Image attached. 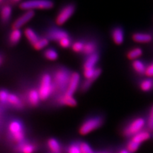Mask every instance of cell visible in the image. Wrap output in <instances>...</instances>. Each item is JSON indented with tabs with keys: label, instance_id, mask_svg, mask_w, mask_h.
I'll return each instance as SVG.
<instances>
[{
	"label": "cell",
	"instance_id": "6da1fadb",
	"mask_svg": "<svg viewBox=\"0 0 153 153\" xmlns=\"http://www.w3.org/2000/svg\"><path fill=\"white\" fill-rule=\"evenodd\" d=\"M72 72L63 66L56 67L51 72L53 77V91L50 101L66 93Z\"/></svg>",
	"mask_w": 153,
	"mask_h": 153
},
{
	"label": "cell",
	"instance_id": "7a4b0ae2",
	"mask_svg": "<svg viewBox=\"0 0 153 153\" xmlns=\"http://www.w3.org/2000/svg\"><path fill=\"white\" fill-rule=\"evenodd\" d=\"M17 93L20 96L27 108H36L41 102L37 86L26 84L22 86Z\"/></svg>",
	"mask_w": 153,
	"mask_h": 153
},
{
	"label": "cell",
	"instance_id": "3957f363",
	"mask_svg": "<svg viewBox=\"0 0 153 153\" xmlns=\"http://www.w3.org/2000/svg\"><path fill=\"white\" fill-rule=\"evenodd\" d=\"M37 88L41 101L50 100L53 91V77L51 72H44L41 74L38 82Z\"/></svg>",
	"mask_w": 153,
	"mask_h": 153
},
{
	"label": "cell",
	"instance_id": "277c9868",
	"mask_svg": "<svg viewBox=\"0 0 153 153\" xmlns=\"http://www.w3.org/2000/svg\"><path fill=\"white\" fill-rule=\"evenodd\" d=\"M8 136L12 142L19 144L25 140V128L24 123L20 119L12 118L9 121Z\"/></svg>",
	"mask_w": 153,
	"mask_h": 153
},
{
	"label": "cell",
	"instance_id": "5b68a950",
	"mask_svg": "<svg viewBox=\"0 0 153 153\" xmlns=\"http://www.w3.org/2000/svg\"><path fill=\"white\" fill-rule=\"evenodd\" d=\"M104 118L101 115H94L89 116L84 120L80 126L79 132L81 135H87L96 129H98L103 125Z\"/></svg>",
	"mask_w": 153,
	"mask_h": 153
},
{
	"label": "cell",
	"instance_id": "8992f818",
	"mask_svg": "<svg viewBox=\"0 0 153 153\" xmlns=\"http://www.w3.org/2000/svg\"><path fill=\"white\" fill-rule=\"evenodd\" d=\"M54 7L52 0H26L19 4L21 9L25 11L35 9H51Z\"/></svg>",
	"mask_w": 153,
	"mask_h": 153
},
{
	"label": "cell",
	"instance_id": "52a82bcc",
	"mask_svg": "<svg viewBox=\"0 0 153 153\" xmlns=\"http://www.w3.org/2000/svg\"><path fill=\"white\" fill-rule=\"evenodd\" d=\"M76 10V6L73 3H68L60 9L55 17V24L57 26L65 24L72 16Z\"/></svg>",
	"mask_w": 153,
	"mask_h": 153
},
{
	"label": "cell",
	"instance_id": "ba28073f",
	"mask_svg": "<svg viewBox=\"0 0 153 153\" xmlns=\"http://www.w3.org/2000/svg\"><path fill=\"white\" fill-rule=\"evenodd\" d=\"M146 123L144 118L139 117L132 120L123 130V134L126 137H133L137 133L142 131V130Z\"/></svg>",
	"mask_w": 153,
	"mask_h": 153
},
{
	"label": "cell",
	"instance_id": "9c48e42d",
	"mask_svg": "<svg viewBox=\"0 0 153 153\" xmlns=\"http://www.w3.org/2000/svg\"><path fill=\"white\" fill-rule=\"evenodd\" d=\"M7 108L16 111H22L27 107L18 93L10 92L7 101Z\"/></svg>",
	"mask_w": 153,
	"mask_h": 153
},
{
	"label": "cell",
	"instance_id": "30bf717a",
	"mask_svg": "<svg viewBox=\"0 0 153 153\" xmlns=\"http://www.w3.org/2000/svg\"><path fill=\"white\" fill-rule=\"evenodd\" d=\"M50 104L53 106L74 107L77 105V101L73 96H70L65 94L50 101Z\"/></svg>",
	"mask_w": 153,
	"mask_h": 153
},
{
	"label": "cell",
	"instance_id": "8fae6325",
	"mask_svg": "<svg viewBox=\"0 0 153 153\" xmlns=\"http://www.w3.org/2000/svg\"><path fill=\"white\" fill-rule=\"evenodd\" d=\"M44 36L46 37L49 41H55L58 43L62 38L70 36L66 30L57 27H51L45 30Z\"/></svg>",
	"mask_w": 153,
	"mask_h": 153
},
{
	"label": "cell",
	"instance_id": "7c38bea8",
	"mask_svg": "<svg viewBox=\"0 0 153 153\" xmlns=\"http://www.w3.org/2000/svg\"><path fill=\"white\" fill-rule=\"evenodd\" d=\"M35 16V11L31 10L25 11L24 13L19 16L16 20L13 22L11 28L12 29H20L24 25L29 22Z\"/></svg>",
	"mask_w": 153,
	"mask_h": 153
},
{
	"label": "cell",
	"instance_id": "4fadbf2b",
	"mask_svg": "<svg viewBox=\"0 0 153 153\" xmlns=\"http://www.w3.org/2000/svg\"><path fill=\"white\" fill-rule=\"evenodd\" d=\"M98 48L99 44L96 39H94V38L85 39V46L80 55L85 58L89 55L98 53Z\"/></svg>",
	"mask_w": 153,
	"mask_h": 153
},
{
	"label": "cell",
	"instance_id": "5bb4252c",
	"mask_svg": "<svg viewBox=\"0 0 153 153\" xmlns=\"http://www.w3.org/2000/svg\"><path fill=\"white\" fill-rule=\"evenodd\" d=\"M80 87V75L78 72H72L70 82H69L68 88L67 89L66 94L74 96L77 90H79Z\"/></svg>",
	"mask_w": 153,
	"mask_h": 153
},
{
	"label": "cell",
	"instance_id": "9a60e30c",
	"mask_svg": "<svg viewBox=\"0 0 153 153\" xmlns=\"http://www.w3.org/2000/svg\"><path fill=\"white\" fill-rule=\"evenodd\" d=\"M111 36L115 44L120 45L123 43L125 36H124V30L122 27L116 26L113 28L111 32Z\"/></svg>",
	"mask_w": 153,
	"mask_h": 153
},
{
	"label": "cell",
	"instance_id": "2e32d148",
	"mask_svg": "<svg viewBox=\"0 0 153 153\" xmlns=\"http://www.w3.org/2000/svg\"><path fill=\"white\" fill-rule=\"evenodd\" d=\"M99 57L100 56H99V53L98 52L85 57L83 63V70L97 68V65L99 60Z\"/></svg>",
	"mask_w": 153,
	"mask_h": 153
},
{
	"label": "cell",
	"instance_id": "e0dca14e",
	"mask_svg": "<svg viewBox=\"0 0 153 153\" xmlns=\"http://www.w3.org/2000/svg\"><path fill=\"white\" fill-rule=\"evenodd\" d=\"M152 36L149 33L143 32H136L132 36V39L133 41L138 43H148L152 41Z\"/></svg>",
	"mask_w": 153,
	"mask_h": 153
},
{
	"label": "cell",
	"instance_id": "ac0fdd59",
	"mask_svg": "<svg viewBox=\"0 0 153 153\" xmlns=\"http://www.w3.org/2000/svg\"><path fill=\"white\" fill-rule=\"evenodd\" d=\"M36 146L33 143L24 140L17 145V152L19 153H33L36 151Z\"/></svg>",
	"mask_w": 153,
	"mask_h": 153
},
{
	"label": "cell",
	"instance_id": "d6986e66",
	"mask_svg": "<svg viewBox=\"0 0 153 153\" xmlns=\"http://www.w3.org/2000/svg\"><path fill=\"white\" fill-rule=\"evenodd\" d=\"M11 14H12V7L9 4H5L1 7L0 10V19L4 24H8L10 21Z\"/></svg>",
	"mask_w": 153,
	"mask_h": 153
},
{
	"label": "cell",
	"instance_id": "ffe728a7",
	"mask_svg": "<svg viewBox=\"0 0 153 153\" xmlns=\"http://www.w3.org/2000/svg\"><path fill=\"white\" fill-rule=\"evenodd\" d=\"M22 36V32L20 29H12L8 36V43L9 45L14 46L19 43Z\"/></svg>",
	"mask_w": 153,
	"mask_h": 153
},
{
	"label": "cell",
	"instance_id": "44dd1931",
	"mask_svg": "<svg viewBox=\"0 0 153 153\" xmlns=\"http://www.w3.org/2000/svg\"><path fill=\"white\" fill-rule=\"evenodd\" d=\"M132 68L133 70L140 75H143L146 73L147 66L144 62L140 60H135L132 62Z\"/></svg>",
	"mask_w": 153,
	"mask_h": 153
},
{
	"label": "cell",
	"instance_id": "7402d4cb",
	"mask_svg": "<svg viewBox=\"0 0 153 153\" xmlns=\"http://www.w3.org/2000/svg\"><path fill=\"white\" fill-rule=\"evenodd\" d=\"M24 35L32 46L38 41V39L41 37L31 28H26L24 30Z\"/></svg>",
	"mask_w": 153,
	"mask_h": 153
},
{
	"label": "cell",
	"instance_id": "603a6c76",
	"mask_svg": "<svg viewBox=\"0 0 153 153\" xmlns=\"http://www.w3.org/2000/svg\"><path fill=\"white\" fill-rule=\"evenodd\" d=\"M150 134L148 131H142L140 132V133H137L136 135H134V136L132 137L131 140L137 143V144L141 145V143L145 142V141L148 140V139H150Z\"/></svg>",
	"mask_w": 153,
	"mask_h": 153
},
{
	"label": "cell",
	"instance_id": "cb8c5ba5",
	"mask_svg": "<svg viewBox=\"0 0 153 153\" xmlns=\"http://www.w3.org/2000/svg\"><path fill=\"white\" fill-rule=\"evenodd\" d=\"M140 89L144 92H149L153 89V78L148 77L140 82L139 85Z\"/></svg>",
	"mask_w": 153,
	"mask_h": 153
},
{
	"label": "cell",
	"instance_id": "d4e9b609",
	"mask_svg": "<svg viewBox=\"0 0 153 153\" xmlns=\"http://www.w3.org/2000/svg\"><path fill=\"white\" fill-rule=\"evenodd\" d=\"M143 51L142 48H134L130 50L127 53L126 56H127L128 59L134 61L135 60H138V58L143 55Z\"/></svg>",
	"mask_w": 153,
	"mask_h": 153
},
{
	"label": "cell",
	"instance_id": "484cf974",
	"mask_svg": "<svg viewBox=\"0 0 153 153\" xmlns=\"http://www.w3.org/2000/svg\"><path fill=\"white\" fill-rule=\"evenodd\" d=\"M48 146L52 153H61V145L56 139H49L48 140Z\"/></svg>",
	"mask_w": 153,
	"mask_h": 153
},
{
	"label": "cell",
	"instance_id": "4316f807",
	"mask_svg": "<svg viewBox=\"0 0 153 153\" xmlns=\"http://www.w3.org/2000/svg\"><path fill=\"white\" fill-rule=\"evenodd\" d=\"M43 56L47 60L51 61L56 60L58 58V53L53 48H49L43 51Z\"/></svg>",
	"mask_w": 153,
	"mask_h": 153
},
{
	"label": "cell",
	"instance_id": "83f0119b",
	"mask_svg": "<svg viewBox=\"0 0 153 153\" xmlns=\"http://www.w3.org/2000/svg\"><path fill=\"white\" fill-rule=\"evenodd\" d=\"M10 92L6 89H0V107L8 109L7 101Z\"/></svg>",
	"mask_w": 153,
	"mask_h": 153
},
{
	"label": "cell",
	"instance_id": "f1b7e54d",
	"mask_svg": "<svg viewBox=\"0 0 153 153\" xmlns=\"http://www.w3.org/2000/svg\"><path fill=\"white\" fill-rule=\"evenodd\" d=\"M50 41L45 36H41L38 41L33 45V48L36 51H41L48 45Z\"/></svg>",
	"mask_w": 153,
	"mask_h": 153
},
{
	"label": "cell",
	"instance_id": "f546056e",
	"mask_svg": "<svg viewBox=\"0 0 153 153\" xmlns=\"http://www.w3.org/2000/svg\"><path fill=\"white\" fill-rule=\"evenodd\" d=\"M85 39H80L77 41L73 42L72 45V50L74 53H78V54H81L82 51H83L84 46H85Z\"/></svg>",
	"mask_w": 153,
	"mask_h": 153
},
{
	"label": "cell",
	"instance_id": "4dcf8cb0",
	"mask_svg": "<svg viewBox=\"0 0 153 153\" xmlns=\"http://www.w3.org/2000/svg\"><path fill=\"white\" fill-rule=\"evenodd\" d=\"M95 81L94 79H85L83 82L80 84V87L79 90L81 91V92H85L89 90L90 89V87L92 85V84Z\"/></svg>",
	"mask_w": 153,
	"mask_h": 153
},
{
	"label": "cell",
	"instance_id": "1f68e13d",
	"mask_svg": "<svg viewBox=\"0 0 153 153\" xmlns=\"http://www.w3.org/2000/svg\"><path fill=\"white\" fill-rule=\"evenodd\" d=\"M57 43H58V45H60L61 48H68L72 46L73 41H72L71 37H70V36H68V37L62 38V39L60 40Z\"/></svg>",
	"mask_w": 153,
	"mask_h": 153
},
{
	"label": "cell",
	"instance_id": "d6a6232c",
	"mask_svg": "<svg viewBox=\"0 0 153 153\" xmlns=\"http://www.w3.org/2000/svg\"><path fill=\"white\" fill-rule=\"evenodd\" d=\"M79 143H73L69 146L68 152V153H82L80 149Z\"/></svg>",
	"mask_w": 153,
	"mask_h": 153
},
{
	"label": "cell",
	"instance_id": "836d02e7",
	"mask_svg": "<svg viewBox=\"0 0 153 153\" xmlns=\"http://www.w3.org/2000/svg\"><path fill=\"white\" fill-rule=\"evenodd\" d=\"M140 145L137 144V143L133 142L132 140H130L127 145V150L131 153L135 152L139 149Z\"/></svg>",
	"mask_w": 153,
	"mask_h": 153
},
{
	"label": "cell",
	"instance_id": "e575fe53",
	"mask_svg": "<svg viewBox=\"0 0 153 153\" xmlns=\"http://www.w3.org/2000/svg\"><path fill=\"white\" fill-rule=\"evenodd\" d=\"M147 123H148V127L150 131H153V105L151 107L150 112H149L148 120H147Z\"/></svg>",
	"mask_w": 153,
	"mask_h": 153
},
{
	"label": "cell",
	"instance_id": "d590c367",
	"mask_svg": "<svg viewBox=\"0 0 153 153\" xmlns=\"http://www.w3.org/2000/svg\"><path fill=\"white\" fill-rule=\"evenodd\" d=\"M80 149L82 153H94L91 147L86 143H80Z\"/></svg>",
	"mask_w": 153,
	"mask_h": 153
},
{
	"label": "cell",
	"instance_id": "8d00e7d4",
	"mask_svg": "<svg viewBox=\"0 0 153 153\" xmlns=\"http://www.w3.org/2000/svg\"><path fill=\"white\" fill-rule=\"evenodd\" d=\"M145 75L148 76V77H153V62L149 65L147 66Z\"/></svg>",
	"mask_w": 153,
	"mask_h": 153
},
{
	"label": "cell",
	"instance_id": "74e56055",
	"mask_svg": "<svg viewBox=\"0 0 153 153\" xmlns=\"http://www.w3.org/2000/svg\"><path fill=\"white\" fill-rule=\"evenodd\" d=\"M4 62V55L0 53V66L3 64Z\"/></svg>",
	"mask_w": 153,
	"mask_h": 153
},
{
	"label": "cell",
	"instance_id": "f35d334b",
	"mask_svg": "<svg viewBox=\"0 0 153 153\" xmlns=\"http://www.w3.org/2000/svg\"><path fill=\"white\" fill-rule=\"evenodd\" d=\"M120 153H131L128 150H122L120 151Z\"/></svg>",
	"mask_w": 153,
	"mask_h": 153
},
{
	"label": "cell",
	"instance_id": "ab89813d",
	"mask_svg": "<svg viewBox=\"0 0 153 153\" xmlns=\"http://www.w3.org/2000/svg\"><path fill=\"white\" fill-rule=\"evenodd\" d=\"M22 1V0H11V2L14 3V4H16L17 2H19V1Z\"/></svg>",
	"mask_w": 153,
	"mask_h": 153
},
{
	"label": "cell",
	"instance_id": "60d3db41",
	"mask_svg": "<svg viewBox=\"0 0 153 153\" xmlns=\"http://www.w3.org/2000/svg\"><path fill=\"white\" fill-rule=\"evenodd\" d=\"M98 153H107V152H98Z\"/></svg>",
	"mask_w": 153,
	"mask_h": 153
},
{
	"label": "cell",
	"instance_id": "b9f144b4",
	"mask_svg": "<svg viewBox=\"0 0 153 153\" xmlns=\"http://www.w3.org/2000/svg\"><path fill=\"white\" fill-rule=\"evenodd\" d=\"M1 1H2V0H0V2H1Z\"/></svg>",
	"mask_w": 153,
	"mask_h": 153
}]
</instances>
